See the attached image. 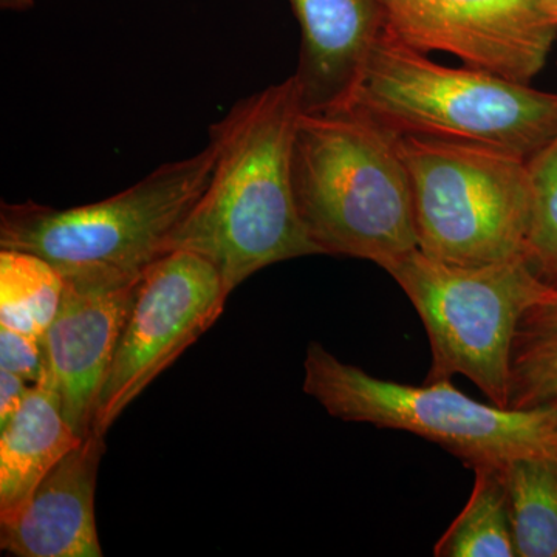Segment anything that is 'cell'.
Listing matches in <instances>:
<instances>
[{"mask_svg":"<svg viewBox=\"0 0 557 557\" xmlns=\"http://www.w3.org/2000/svg\"><path fill=\"white\" fill-rule=\"evenodd\" d=\"M544 2L545 10L548 11L549 17L557 25V0H542Z\"/></svg>","mask_w":557,"mask_h":557,"instance_id":"7402d4cb","label":"cell"},{"mask_svg":"<svg viewBox=\"0 0 557 557\" xmlns=\"http://www.w3.org/2000/svg\"><path fill=\"white\" fill-rule=\"evenodd\" d=\"M65 278L49 260L0 248V327L44 339L60 311Z\"/></svg>","mask_w":557,"mask_h":557,"instance_id":"2e32d148","label":"cell"},{"mask_svg":"<svg viewBox=\"0 0 557 557\" xmlns=\"http://www.w3.org/2000/svg\"><path fill=\"white\" fill-rule=\"evenodd\" d=\"M293 186L304 228L321 255L386 270L418 248L412 188L398 137L350 109L299 116Z\"/></svg>","mask_w":557,"mask_h":557,"instance_id":"7a4b0ae2","label":"cell"},{"mask_svg":"<svg viewBox=\"0 0 557 557\" xmlns=\"http://www.w3.org/2000/svg\"><path fill=\"white\" fill-rule=\"evenodd\" d=\"M215 148L161 164L109 199L58 209L28 200L0 207V248L49 260L64 278L135 281L170 252L175 230L207 189Z\"/></svg>","mask_w":557,"mask_h":557,"instance_id":"277c9868","label":"cell"},{"mask_svg":"<svg viewBox=\"0 0 557 557\" xmlns=\"http://www.w3.org/2000/svg\"><path fill=\"white\" fill-rule=\"evenodd\" d=\"M296 75L236 102L209 131L215 164L207 189L172 236L218 269L230 293L258 271L321 255L300 220L293 145L304 112Z\"/></svg>","mask_w":557,"mask_h":557,"instance_id":"6da1fadb","label":"cell"},{"mask_svg":"<svg viewBox=\"0 0 557 557\" xmlns=\"http://www.w3.org/2000/svg\"><path fill=\"white\" fill-rule=\"evenodd\" d=\"M35 5V0H0V7L9 11H27Z\"/></svg>","mask_w":557,"mask_h":557,"instance_id":"44dd1931","label":"cell"},{"mask_svg":"<svg viewBox=\"0 0 557 557\" xmlns=\"http://www.w3.org/2000/svg\"><path fill=\"white\" fill-rule=\"evenodd\" d=\"M386 32L423 53L531 84L547 64L557 25L542 0H384Z\"/></svg>","mask_w":557,"mask_h":557,"instance_id":"9c48e42d","label":"cell"},{"mask_svg":"<svg viewBox=\"0 0 557 557\" xmlns=\"http://www.w3.org/2000/svg\"><path fill=\"white\" fill-rule=\"evenodd\" d=\"M338 109L397 137L474 143L527 160L557 134V94L482 69L446 67L387 32Z\"/></svg>","mask_w":557,"mask_h":557,"instance_id":"3957f363","label":"cell"},{"mask_svg":"<svg viewBox=\"0 0 557 557\" xmlns=\"http://www.w3.org/2000/svg\"><path fill=\"white\" fill-rule=\"evenodd\" d=\"M302 47L298 72L306 112L347 101L370 51L386 33L384 0H289Z\"/></svg>","mask_w":557,"mask_h":557,"instance_id":"7c38bea8","label":"cell"},{"mask_svg":"<svg viewBox=\"0 0 557 557\" xmlns=\"http://www.w3.org/2000/svg\"><path fill=\"white\" fill-rule=\"evenodd\" d=\"M0 369L21 376L32 386L39 384L46 376L42 341L0 327Z\"/></svg>","mask_w":557,"mask_h":557,"instance_id":"d6986e66","label":"cell"},{"mask_svg":"<svg viewBox=\"0 0 557 557\" xmlns=\"http://www.w3.org/2000/svg\"><path fill=\"white\" fill-rule=\"evenodd\" d=\"M500 471L518 557H557V449L508 458Z\"/></svg>","mask_w":557,"mask_h":557,"instance_id":"5bb4252c","label":"cell"},{"mask_svg":"<svg viewBox=\"0 0 557 557\" xmlns=\"http://www.w3.org/2000/svg\"><path fill=\"white\" fill-rule=\"evenodd\" d=\"M471 497L434 547L437 557H518L500 465H480Z\"/></svg>","mask_w":557,"mask_h":557,"instance_id":"e0dca14e","label":"cell"},{"mask_svg":"<svg viewBox=\"0 0 557 557\" xmlns=\"http://www.w3.org/2000/svg\"><path fill=\"white\" fill-rule=\"evenodd\" d=\"M230 295L218 269L188 249H172L145 270L98 398L95 434L106 437L124 409L218 321Z\"/></svg>","mask_w":557,"mask_h":557,"instance_id":"ba28073f","label":"cell"},{"mask_svg":"<svg viewBox=\"0 0 557 557\" xmlns=\"http://www.w3.org/2000/svg\"><path fill=\"white\" fill-rule=\"evenodd\" d=\"M413 197L418 249L453 265L525 258L533 183L528 160L507 150L398 137Z\"/></svg>","mask_w":557,"mask_h":557,"instance_id":"5b68a950","label":"cell"},{"mask_svg":"<svg viewBox=\"0 0 557 557\" xmlns=\"http://www.w3.org/2000/svg\"><path fill=\"white\" fill-rule=\"evenodd\" d=\"M420 314L431 344L424 381L467 376L507 409L509 359L518 322L547 287L525 258L453 265L416 248L386 269Z\"/></svg>","mask_w":557,"mask_h":557,"instance_id":"52a82bcc","label":"cell"},{"mask_svg":"<svg viewBox=\"0 0 557 557\" xmlns=\"http://www.w3.org/2000/svg\"><path fill=\"white\" fill-rule=\"evenodd\" d=\"M139 277L65 278L60 311L44 336L46 376L40 383L57 394L65 420L83 440L94 434L98 398Z\"/></svg>","mask_w":557,"mask_h":557,"instance_id":"30bf717a","label":"cell"},{"mask_svg":"<svg viewBox=\"0 0 557 557\" xmlns=\"http://www.w3.org/2000/svg\"><path fill=\"white\" fill-rule=\"evenodd\" d=\"M27 381L21 376L14 375L9 370L0 369V428L16 416L21 409L22 403L27 397L30 387H27Z\"/></svg>","mask_w":557,"mask_h":557,"instance_id":"ffe728a7","label":"cell"},{"mask_svg":"<svg viewBox=\"0 0 557 557\" xmlns=\"http://www.w3.org/2000/svg\"><path fill=\"white\" fill-rule=\"evenodd\" d=\"M533 183V215L525 259L534 274L557 288V134L528 160Z\"/></svg>","mask_w":557,"mask_h":557,"instance_id":"ac0fdd59","label":"cell"},{"mask_svg":"<svg viewBox=\"0 0 557 557\" xmlns=\"http://www.w3.org/2000/svg\"><path fill=\"white\" fill-rule=\"evenodd\" d=\"M83 443L44 383L30 387L16 416L0 428V520L17 515L44 478Z\"/></svg>","mask_w":557,"mask_h":557,"instance_id":"4fadbf2b","label":"cell"},{"mask_svg":"<svg viewBox=\"0 0 557 557\" xmlns=\"http://www.w3.org/2000/svg\"><path fill=\"white\" fill-rule=\"evenodd\" d=\"M507 409L557 412V288L545 287L523 311L509 359Z\"/></svg>","mask_w":557,"mask_h":557,"instance_id":"9a60e30c","label":"cell"},{"mask_svg":"<svg viewBox=\"0 0 557 557\" xmlns=\"http://www.w3.org/2000/svg\"><path fill=\"white\" fill-rule=\"evenodd\" d=\"M304 392L332 417L410 432L471 469L502 465L534 450L557 449L555 410L485 405L458 391L450 380L410 386L376 379L339 361L319 343L307 347Z\"/></svg>","mask_w":557,"mask_h":557,"instance_id":"8992f818","label":"cell"},{"mask_svg":"<svg viewBox=\"0 0 557 557\" xmlns=\"http://www.w3.org/2000/svg\"><path fill=\"white\" fill-rule=\"evenodd\" d=\"M106 450L91 434L70 450L17 515L0 520V548L20 557H101L95 486Z\"/></svg>","mask_w":557,"mask_h":557,"instance_id":"8fae6325","label":"cell"}]
</instances>
